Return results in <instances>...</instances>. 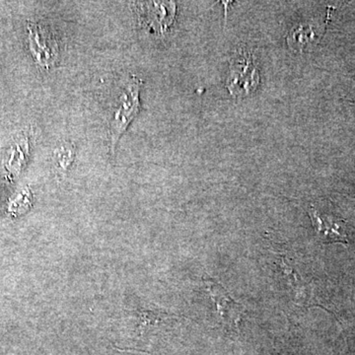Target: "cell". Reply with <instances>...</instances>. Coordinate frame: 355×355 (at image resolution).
I'll return each mask as SVG.
<instances>
[{
    "instance_id": "1",
    "label": "cell",
    "mask_w": 355,
    "mask_h": 355,
    "mask_svg": "<svg viewBox=\"0 0 355 355\" xmlns=\"http://www.w3.org/2000/svg\"><path fill=\"white\" fill-rule=\"evenodd\" d=\"M142 81L137 76H132L123 89V94L119 98L116 109L110 123L111 142L113 150L128 125L135 120L140 112L139 90Z\"/></svg>"
},
{
    "instance_id": "2",
    "label": "cell",
    "mask_w": 355,
    "mask_h": 355,
    "mask_svg": "<svg viewBox=\"0 0 355 355\" xmlns=\"http://www.w3.org/2000/svg\"><path fill=\"white\" fill-rule=\"evenodd\" d=\"M260 83L258 69L250 53H242L231 62L230 73L226 81L229 92L234 96L249 94Z\"/></svg>"
},
{
    "instance_id": "3",
    "label": "cell",
    "mask_w": 355,
    "mask_h": 355,
    "mask_svg": "<svg viewBox=\"0 0 355 355\" xmlns=\"http://www.w3.org/2000/svg\"><path fill=\"white\" fill-rule=\"evenodd\" d=\"M29 48L35 62L49 69L57 62L58 48L55 36L50 30L39 23L28 22Z\"/></svg>"
},
{
    "instance_id": "4",
    "label": "cell",
    "mask_w": 355,
    "mask_h": 355,
    "mask_svg": "<svg viewBox=\"0 0 355 355\" xmlns=\"http://www.w3.org/2000/svg\"><path fill=\"white\" fill-rule=\"evenodd\" d=\"M309 216L315 232L324 244H349V228L347 221L330 214H322L316 207H311Z\"/></svg>"
},
{
    "instance_id": "5",
    "label": "cell",
    "mask_w": 355,
    "mask_h": 355,
    "mask_svg": "<svg viewBox=\"0 0 355 355\" xmlns=\"http://www.w3.org/2000/svg\"><path fill=\"white\" fill-rule=\"evenodd\" d=\"M203 282L207 286V293L216 304L217 314L219 315L222 323L227 327L229 330L239 331L244 307L233 300L225 288L214 280L205 279Z\"/></svg>"
},
{
    "instance_id": "6",
    "label": "cell",
    "mask_w": 355,
    "mask_h": 355,
    "mask_svg": "<svg viewBox=\"0 0 355 355\" xmlns=\"http://www.w3.org/2000/svg\"><path fill=\"white\" fill-rule=\"evenodd\" d=\"M29 153V139L25 135L18 137L7 149L4 155L3 166L9 180H14L19 176L27 163Z\"/></svg>"
},
{
    "instance_id": "7",
    "label": "cell",
    "mask_w": 355,
    "mask_h": 355,
    "mask_svg": "<svg viewBox=\"0 0 355 355\" xmlns=\"http://www.w3.org/2000/svg\"><path fill=\"white\" fill-rule=\"evenodd\" d=\"M29 191H23L19 193L17 198H14L9 205V211L17 212L20 211V209H27L29 205Z\"/></svg>"
},
{
    "instance_id": "8",
    "label": "cell",
    "mask_w": 355,
    "mask_h": 355,
    "mask_svg": "<svg viewBox=\"0 0 355 355\" xmlns=\"http://www.w3.org/2000/svg\"><path fill=\"white\" fill-rule=\"evenodd\" d=\"M72 153L71 148H62V154L58 155V160H60V164L62 168L69 167L70 163H71Z\"/></svg>"
}]
</instances>
